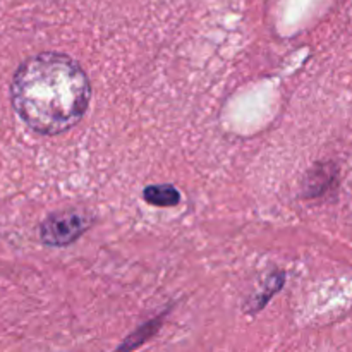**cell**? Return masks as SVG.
<instances>
[{"instance_id":"7a4b0ae2","label":"cell","mask_w":352,"mask_h":352,"mask_svg":"<svg viewBox=\"0 0 352 352\" xmlns=\"http://www.w3.org/2000/svg\"><path fill=\"white\" fill-rule=\"evenodd\" d=\"M93 217L81 208L54 212L40 223V241L45 246L65 248L78 241L89 227Z\"/></svg>"},{"instance_id":"5b68a950","label":"cell","mask_w":352,"mask_h":352,"mask_svg":"<svg viewBox=\"0 0 352 352\" xmlns=\"http://www.w3.org/2000/svg\"><path fill=\"white\" fill-rule=\"evenodd\" d=\"M160 323H162V316H158V318L144 323L143 327L136 329V332L131 333V336L127 337V339L124 340L119 347H117L116 352H133L140 346H143L146 340H150L151 337L158 332V329H160Z\"/></svg>"},{"instance_id":"3957f363","label":"cell","mask_w":352,"mask_h":352,"mask_svg":"<svg viewBox=\"0 0 352 352\" xmlns=\"http://www.w3.org/2000/svg\"><path fill=\"white\" fill-rule=\"evenodd\" d=\"M337 181V167L332 162H320L313 165L302 181V196L305 198H318L325 195Z\"/></svg>"},{"instance_id":"277c9868","label":"cell","mask_w":352,"mask_h":352,"mask_svg":"<svg viewBox=\"0 0 352 352\" xmlns=\"http://www.w3.org/2000/svg\"><path fill=\"white\" fill-rule=\"evenodd\" d=\"M143 198L153 206H175L181 201V192L172 184H155L144 188Z\"/></svg>"},{"instance_id":"6da1fadb","label":"cell","mask_w":352,"mask_h":352,"mask_svg":"<svg viewBox=\"0 0 352 352\" xmlns=\"http://www.w3.org/2000/svg\"><path fill=\"white\" fill-rule=\"evenodd\" d=\"M91 102V82L76 58L40 52L21 62L10 82L14 112L31 131L55 136L81 122Z\"/></svg>"}]
</instances>
